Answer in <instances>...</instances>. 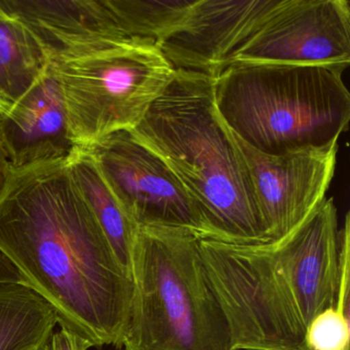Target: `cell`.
I'll return each mask as SVG.
<instances>
[{
	"instance_id": "1",
	"label": "cell",
	"mask_w": 350,
	"mask_h": 350,
	"mask_svg": "<svg viewBox=\"0 0 350 350\" xmlns=\"http://www.w3.org/2000/svg\"><path fill=\"white\" fill-rule=\"evenodd\" d=\"M68 159L11 172L0 196V251L93 347L122 348L134 284L75 183Z\"/></svg>"
},
{
	"instance_id": "2",
	"label": "cell",
	"mask_w": 350,
	"mask_h": 350,
	"mask_svg": "<svg viewBox=\"0 0 350 350\" xmlns=\"http://www.w3.org/2000/svg\"><path fill=\"white\" fill-rule=\"evenodd\" d=\"M215 79L176 70L132 134L161 157L196 204L202 239L268 243L234 134L215 103Z\"/></svg>"
},
{
	"instance_id": "3",
	"label": "cell",
	"mask_w": 350,
	"mask_h": 350,
	"mask_svg": "<svg viewBox=\"0 0 350 350\" xmlns=\"http://www.w3.org/2000/svg\"><path fill=\"white\" fill-rule=\"evenodd\" d=\"M347 68L231 64L215 79V103L231 132L264 154L323 148L348 129Z\"/></svg>"
},
{
	"instance_id": "4",
	"label": "cell",
	"mask_w": 350,
	"mask_h": 350,
	"mask_svg": "<svg viewBox=\"0 0 350 350\" xmlns=\"http://www.w3.org/2000/svg\"><path fill=\"white\" fill-rule=\"evenodd\" d=\"M202 237L179 227H138L126 350H231L226 319L208 282Z\"/></svg>"
},
{
	"instance_id": "5",
	"label": "cell",
	"mask_w": 350,
	"mask_h": 350,
	"mask_svg": "<svg viewBox=\"0 0 350 350\" xmlns=\"http://www.w3.org/2000/svg\"><path fill=\"white\" fill-rule=\"evenodd\" d=\"M51 68L62 90L71 138L83 148L133 130L176 72L154 42L141 40L52 62Z\"/></svg>"
},
{
	"instance_id": "6",
	"label": "cell",
	"mask_w": 350,
	"mask_h": 350,
	"mask_svg": "<svg viewBox=\"0 0 350 350\" xmlns=\"http://www.w3.org/2000/svg\"><path fill=\"white\" fill-rule=\"evenodd\" d=\"M213 292L235 350H309L306 325L270 243L200 239Z\"/></svg>"
},
{
	"instance_id": "7",
	"label": "cell",
	"mask_w": 350,
	"mask_h": 350,
	"mask_svg": "<svg viewBox=\"0 0 350 350\" xmlns=\"http://www.w3.org/2000/svg\"><path fill=\"white\" fill-rule=\"evenodd\" d=\"M88 148L137 226L179 227L204 237L200 213L181 182L131 131L108 135Z\"/></svg>"
},
{
	"instance_id": "8",
	"label": "cell",
	"mask_w": 350,
	"mask_h": 350,
	"mask_svg": "<svg viewBox=\"0 0 350 350\" xmlns=\"http://www.w3.org/2000/svg\"><path fill=\"white\" fill-rule=\"evenodd\" d=\"M237 63L349 66V3L282 0L226 67Z\"/></svg>"
},
{
	"instance_id": "9",
	"label": "cell",
	"mask_w": 350,
	"mask_h": 350,
	"mask_svg": "<svg viewBox=\"0 0 350 350\" xmlns=\"http://www.w3.org/2000/svg\"><path fill=\"white\" fill-rule=\"evenodd\" d=\"M235 138L251 180L264 234L268 243H275L325 200L335 175L338 143L272 157Z\"/></svg>"
},
{
	"instance_id": "10",
	"label": "cell",
	"mask_w": 350,
	"mask_h": 350,
	"mask_svg": "<svg viewBox=\"0 0 350 350\" xmlns=\"http://www.w3.org/2000/svg\"><path fill=\"white\" fill-rule=\"evenodd\" d=\"M282 0H196L157 44L176 70L217 77Z\"/></svg>"
},
{
	"instance_id": "11",
	"label": "cell",
	"mask_w": 350,
	"mask_h": 350,
	"mask_svg": "<svg viewBox=\"0 0 350 350\" xmlns=\"http://www.w3.org/2000/svg\"><path fill=\"white\" fill-rule=\"evenodd\" d=\"M305 325L336 305L341 276V232L333 198H325L298 226L270 243Z\"/></svg>"
},
{
	"instance_id": "12",
	"label": "cell",
	"mask_w": 350,
	"mask_h": 350,
	"mask_svg": "<svg viewBox=\"0 0 350 350\" xmlns=\"http://www.w3.org/2000/svg\"><path fill=\"white\" fill-rule=\"evenodd\" d=\"M0 3L31 30L51 63L138 40L122 29L109 0H0Z\"/></svg>"
},
{
	"instance_id": "13",
	"label": "cell",
	"mask_w": 350,
	"mask_h": 350,
	"mask_svg": "<svg viewBox=\"0 0 350 350\" xmlns=\"http://www.w3.org/2000/svg\"><path fill=\"white\" fill-rule=\"evenodd\" d=\"M0 139L11 172L63 161L75 152L62 90L51 65L11 110L0 114Z\"/></svg>"
},
{
	"instance_id": "14",
	"label": "cell",
	"mask_w": 350,
	"mask_h": 350,
	"mask_svg": "<svg viewBox=\"0 0 350 350\" xmlns=\"http://www.w3.org/2000/svg\"><path fill=\"white\" fill-rule=\"evenodd\" d=\"M50 65L31 30L0 3V114L11 110Z\"/></svg>"
},
{
	"instance_id": "15",
	"label": "cell",
	"mask_w": 350,
	"mask_h": 350,
	"mask_svg": "<svg viewBox=\"0 0 350 350\" xmlns=\"http://www.w3.org/2000/svg\"><path fill=\"white\" fill-rule=\"evenodd\" d=\"M71 174L83 198L109 241L122 265L132 275V253L138 226L110 189L89 148L77 147L68 159Z\"/></svg>"
},
{
	"instance_id": "16",
	"label": "cell",
	"mask_w": 350,
	"mask_h": 350,
	"mask_svg": "<svg viewBox=\"0 0 350 350\" xmlns=\"http://www.w3.org/2000/svg\"><path fill=\"white\" fill-rule=\"evenodd\" d=\"M58 317L27 284L0 286V350H49Z\"/></svg>"
},
{
	"instance_id": "17",
	"label": "cell",
	"mask_w": 350,
	"mask_h": 350,
	"mask_svg": "<svg viewBox=\"0 0 350 350\" xmlns=\"http://www.w3.org/2000/svg\"><path fill=\"white\" fill-rule=\"evenodd\" d=\"M196 0H109L122 29L135 40L155 44L171 33Z\"/></svg>"
},
{
	"instance_id": "18",
	"label": "cell",
	"mask_w": 350,
	"mask_h": 350,
	"mask_svg": "<svg viewBox=\"0 0 350 350\" xmlns=\"http://www.w3.org/2000/svg\"><path fill=\"white\" fill-rule=\"evenodd\" d=\"M305 339L309 350H350L349 293H338L335 306L308 323Z\"/></svg>"
},
{
	"instance_id": "19",
	"label": "cell",
	"mask_w": 350,
	"mask_h": 350,
	"mask_svg": "<svg viewBox=\"0 0 350 350\" xmlns=\"http://www.w3.org/2000/svg\"><path fill=\"white\" fill-rule=\"evenodd\" d=\"M91 347L93 346L81 336L61 329L58 333L53 334L49 350H88Z\"/></svg>"
},
{
	"instance_id": "20",
	"label": "cell",
	"mask_w": 350,
	"mask_h": 350,
	"mask_svg": "<svg viewBox=\"0 0 350 350\" xmlns=\"http://www.w3.org/2000/svg\"><path fill=\"white\" fill-rule=\"evenodd\" d=\"M7 284H27V278L23 275L19 268L0 251V286Z\"/></svg>"
},
{
	"instance_id": "21",
	"label": "cell",
	"mask_w": 350,
	"mask_h": 350,
	"mask_svg": "<svg viewBox=\"0 0 350 350\" xmlns=\"http://www.w3.org/2000/svg\"><path fill=\"white\" fill-rule=\"evenodd\" d=\"M10 175H11V167H10L9 161H8L7 155L3 150V143L0 139V196L5 190Z\"/></svg>"
},
{
	"instance_id": "22",
	"label": "cell",
	"mask_w": 350,
	"mask_h": 350,
	"mask_svg": "<svg viewBox=\"0 0 350 350\" xmlns=\"http://www.w3.org/2000/svg\"><path fill=\"white\" fill-rule=\"evenodd\" d=\"M231 350H235V349H231Z\"/></svg>"
}]
</instances>
